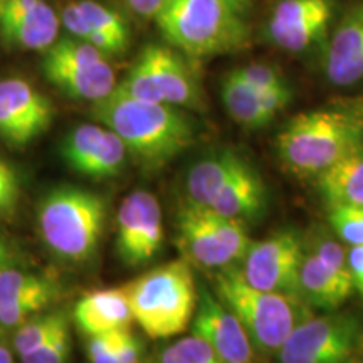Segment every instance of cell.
Segmentation results:
<instances>
[{
    "mask_svg": "<svg viewBox=\"0 0 363 363\" xmlns=\"http://www.w3.org/2000/svg\"><path fill=\"white\" fill-rule=\"evenodd\" d=\"M155 22L169 45L190 59L222 56L249 44L244 17L224 0H169Z\"/></svg>",
    "mask_w": 363,
    "mask_h": 363,
    "instance_id": "obj_4",
    "label": "cell"
},
{
    "mask_svg": "<svg viewBox=\"0 0 363 363\" xmlns=\"http://www.w3.org/2000/svg\"><path fill=\"white\" fill-rule=\"evenodd\" d=\"M76 4L89 27L84 43L94 45L108 57L128 51L130 26L120 12L98 0H76Z\"/></svg>",
    "mask_w": 363,
    "mask_h": 363,
    "instance_id": "obj_23",
    "label": "cell"
},
{
    "mask_svg": "<svg viewBox=\"0 0 363 363\" xmlns=\"http://www.w3.org/2000/svg\"><path fill=\"white\" fill-rule=\"evenodd\" d=\"M246 163V158L233 148L216 150L195 162L185 177V195L189 206L207 207L219 190Z\"/></svg>",
    "mask_w": 363,
    "mask_h": 363,
    "instance_id": "obj_21",
    "label": "cell"
},
{
    "mask_svg": "<svg viewBox=\"0 0 363 363\" xmlns=\"http://www.w3.org/2000/svg\"><path fill=\"white\" fill-rule=\"evenodd\" d=\"M54 104L21 78L0 79V140L24 148L51 128Z\"/></svg>",
    "mask_w": 363,
    "mask_h": 363,
    "instance_id": "obj_12",
    "label": "cell"
},
{
    "mask_svg": "<svg viewBox=\"0 0 363 363\" xmlns=\"http://www.w3.org/2000/svg\"><path fill=\"white\" fill-rule=\"evenodd\" d=\"M71 357V335L69 325L62 326L51 338L33 352L21 357L22 363H67Z\"/></svg>",
    "mask_w": 363,
    "mask_h": 363,
    "instance_id": "obj_31",
    "label": "cell"
},
{
    "mask_svg": "<svg viewBox=\"0 0 363 363\" xmlns=\"http://www.w3.org/2000/svg\"><path fill=\"white\" fill-rule=\"evenodd\" d=\"M355 286L352 276L331 269L305 249L298 271L296 294L310 308L333 311L347 301Z\"/></svg>",
    "mask_w": 363,
    "mask_h": 363,
    "instance_id": "obj_19",
    "label": "cell"
},
{
    "mask_svg": "<svg viewBox=\"0 0 363 363\" xmlns=\"http://www.w3.org/2000/svg\"><path fill=\"white\" fill-rule=\"evenodd\" d=\"M17 264V252L6 235L0 234V271L7 266Z\"/></svg>",
    "mask_w": 363,
    "mask_h": 363,
    "instance_id": "obj_39",
    "label": "cell"
},
{
    "mask_svg": "<svg viewBox=\"0 0 363 363\" xmlns=\"http://www.w3.org/2000/svg\"><path fill=\"white\" fill-rule=\"evenodd\" d=\"M230 72L238 76L240 81H244L247 86H251L254 91L289 88L284 76L274 66L264 65V62H251V65L235 67Z\"/></svg>",
    "mask_w": 363,
    "mask_h": 363,
    "instance_id": "obj_32",
    "label": "cell"
},
{
    "mask_svg": "<svg viewBox=\"0 0 363 363\" xmlns=\"http://www.w3.org/2000/svg\"><path fill=\"white\" fill-rule=\"evenodd\" d=\"M363 145V121L355 113L308 111L294 116L276 138L283 165L294 175L320 177Z\"/></svg>",
    "mask_w": 363,
    "mask_h": 363,
    "instance_id": "obj_3",
    "label": "cell"
},
{
    "mask_svg": "<svg viewBox=\"0 0 363 363\" xmlns=\"http://www.w3.org/2000/svg\"><path fill=\"white\" fill-rule=\"evenodd\" d=\"M148 363H222L206 340L189 335L167 345L150 358Z\"/></svg>",
    "mask_w": 363,
    "mask_h": 363,
    "instance_id": "obj_28",
    "label": "cell"
},
{
    "mask_svg": "<svg viewBox=\"0 0 363 363\" xmlns=\"http://www.w3.org/2000/svg\"><path fill=\"white\" fill-rule=\"evenodd\" d=\"M59 294V284L30 291L0 305V328H19L29 318L43 313Z\"/></svg>",
    "mask_w": 363,
    "mask_h": 363,
    "instance_id": "obj_26",
    "label": "cell"
},
{
    "mask_svg": "<svg viewBox=\"0 0 363 363\" xmlns=\"http://www.w3.org/2000/svg\"><path fill=\"white\" fill-rule=\"evenodd\" d=\"M0 363H16L13 362L12 352L9 350V348L2 342H0Z\"/></svg>",
    "mask_w": 363,
    "mask_h": 363,
    "instance_id": "obj_41",
    "label": "cell"
},
{
    "mask_svg": "<svg viewBox=\"0 0 363 363\" xmlns=\"http://www.w3.org/2000/svg\"><path fill=\"white\" fill-rule=\"evenodd\" d=\"M326 207H363V145L316 179Z\"/></svg>",
    "mask_w": 363,
    "mask_h": 363,
    "instance_id": "obj_24",
    "label": "cell"
},
{
    "mask_svg": "<svg viewBox=\"0 0 363 363\" xmlns=\"http://www.w3.org/2000/svg\"><path fill=\"white\" fill-rule=\"evenodd\" d=\"M308 251L315 254L318 259L325 262L331 269L343 272V274H350L347 262V249L343 247L342 240L333 239L325 234H316Z\"/></svg>",
    "mask_w": 363,
    "mask_h": 363,
    "instance_id": "obj_33",
    "label": "cell"
},
{
    "mask_svg": "<svg viewBox=\"0 0 363 363\" xmlns=\"http://www.w3.org/2000/svg\"><path fill=\"white\" fill-rule=\"evenodd\" d=\"M179 246L185 261L206 269H224L238 262L217 238L203 207L185 203L180 211Z\"/></svg>",
    "mask_w": 363,
    "mask_h": 363,
    "instance_id": "obj_18",
    "label": "cell"
},
{
    "mask_svg": "<svg viewBox=\"0 0 363 363\" xmlns=\"http://www.w3.org/2000/svg\"><path fill=\"white\" fill-rule=\"evenodd\" d=\"M54 283L56 281L34 274V272H27L16 264L4 267L0 271V305L26 293L48 288Z\"/></svg>",
    "mask_w": 363,
    "mask_h": 363,
    "instance_id": "obj_29",
    "label": "cell"
},
{
    "mask_svg": "<svg viewBox=\"0 0 363 363\" xmlns=\"http://www.w3.org/2000/svg\"><path fill=\"white\" fill-rule=\"evenodd\" d=\"M220 98L229 116L244 128L257 130L271 123L272 115L261 103L259 94L233 72L222 79Z\"/></svg>",
    "mask_w": 363,
    "mask_h": 363,
    "instance_id": "obj_25",
    "label": "cell"
},
{
    "mask_svg": "<svg viewBox=\"0 0 363 363\" xmlns=\"http://www.w3.org/2000/svg\"><path fill=\"white\" fill-rule=\"evenodd\" d=\"M305 249V240L298 233L281 230L251 242L240 259L239 271L242 278L256 288L296 294L298 271Z\"/></svg>",
    "mask_w": 363,
    "mask_h": 363,
    "instance_id": "obj_10",
    "label": "cell"
},
{
    "mask_svg": "<svg viewBox=\"0 0 363 363\" xmlns=\"http://www.w3.org/2000/svg\"><path fill=\"white\" fill-rule=\"evenodd\" d=\"M21 184L13 167L0 158V219L11 217L19 203Z\"/></svg>",
    "mask_w": 363,
    "mask_h": 363,
    "instance_id": "obj_34",
    "label": "cell"
},
{
    "mask_svg": "<svg viewBox=\"0 0 363 363\" xmlns=\"http://www.w3.org/2000/svg\"><path fill=\"white\" fill-rule=\"evenodd\" d=\"M66 325H69V320L65 311L38 313L35 316L29 318L13 335V348H16L17 355L22 357L35 350L39 345H43L45 340L51 338L56 331Z\"/></svg>",
    "mask_w": 363,
    "mask_h": 363,
    "instance_id": "obj_27",
    "label": "cell"
},
{
    "mask_svg": "<svg viewBox=\"0 0 363 363\" xmlns=\"http://www.w3.org/2000/svg\"><path fill=\"white\" fill-rule=\"evenodd\" d=\"M216 293L246 328L262 357H276L291 331L311 315V308L296 294L266 291L251 286L238 266L219 269Z\"/></svg>",
    "mask_w": 363,
    "mask_h": 363,
    "instance_id": "obj_2",
    "label": "cell"
},
{
    "mask_svg": "<svg viewBox=\"0 0 363 363\" xmlns=\"http://www.w3.org/2000/svg\"><path fill=\"white\" fill-rule=\"evenodd\" d=\"M216 214L242 222L252 220L266 208V185L251 163L240 169L206 207Z\"/></svg>",
    "mask_w": 363,
    "mask_h": 363,
    "instance_id": "obj_22",
    "label": "cell"
},
{
    "mask_svg": "<svg viewBox=\"0 0 363 363\" xmlns=\"http://www.w3.org/2000/svg\"><path fill=\"white\" fill-rule=\"evenodd\" d=\"M362 343V323L355 315L311 313L291 331L276 358L278 363H352Z\"/></svg>",
    "mask_w": 363,
    "mask_h": 363,
    "instance_id": "obj_9",
    "label": "cell"
},
{
    "mask_svg": "<svg viewBox=\"0 0 363 363\" xmlns=\"http://www.w3.org/2000/svg\"><path fill=\"white\" fill-rule=\"evenodd\" d=\"M347 262L353 286L363 294V244L347 249Z\"/></svg>",
    "mask_w": 363,
    "mask_h": 363,
    "instance_id": "obj_37",
    "label": "cell"
},
{
    "mask_svg": "<svg viewBox=\"0 0 363 363\" xmlns=\"http://www.w3.org/2000/svg\"><path fill=\"white\" fill-rule=\"evenodd\" d=\"M86 352H88V358L91 363H120L115 350H113V345L108 333L89 337Z\"/></svg>",
    "mask_w": 363,
    "mask_h": 363,
    "instance_id": "obj_36",
    "label": "cell"
},
{
    "mask_svg": "<svg viewBox=\"0 0 363 363\" xmlns=\"http://www.w3.org/2000/svg\"><path fill=\"white\" fill-rule=\"evenodd\" d=\"M125 2L136 16L155 21V17L162 12L169 0H125Z\"/></svg>",
    "mask_w": 363,
    "mask_h": 363,
    "instance_id": "obj_38",
    "label": "cell"
},
{
    "mask_svg": "<svg viewBox=\"0 0 363 363\" xmlns=\"http://www.w3.org/2000/svg\"><path fill=\"white\" fill-rule=\"evenodd\" d=\"M224 2L229 4L230 7L234 9L235 12L240 13V16H246V13L249 12V9H251L252 6V0H224Z\"/></svg>",
    "mask_w": 363,
    "mask_h": 363,
    "instance_id": "obj_40",
    "label": "cell"
},
{
    "mask_svg": "<svg viewBox=\"0 0 363 363\" xmlns=\"http://www.w3.org/2000/svg\"><path fill=\"white\" fill-rule=\"evenodd\" d=\"M185 57L172 45H145L118 88L143 101L202 110L203 93Z\"/></svg>",
    "mask_w": 363,
    "mask_h": 363,
    "instance_id": "obj_7",
    "label": "cell"
},
{
    "mask_svg": "<svg viewBox=\"0 0 363 363\" xmlns=\"http://www.w3.org/2000/svg\"><path fill=\"white\" fill-rule=\"evenodd\" d=\"M353 113H355V115L363 121V99H360V101L355 104V110H353Z\"/></svg>",
    "mask_w": 363,
    "mask_h": 363,
    "instance_id": "obj_42",
    "label": "cell"
},
{
    "mask_svg": "<svg viewBox=\"0 0 363 363\" xmlns=\"http://www.w3.org/2000/svg\"><path fill=\"white\" fill-rule=\"evenodd\" d=\"M61 17L45 0H0V38L24 51H45L56 43Z\"/></svg>",
    "mask_w": 363,
    "mask_h": 363,
    "instance_id": "obj_16",
    "label": "cell"
},
{
    "mask_svg": "<svg viewBox=\"0 0 363 363\" xmlns=\"http://www.w3.org/2000/svg\"><path fill=\"white\" fill-rule=\"evenodd\" d=\"M108 337L120 363H143L142 342L131 333L130 328L110 331Z\"/></svg>",
    "mask_w": 363,
    "mask_h": 363,
    "instance_id": "obj_35",
    "label": "cell"
},
{
    "mask_svg": "<svg viewBox=\"0 0 363 363\" xmlns=\"http://www.w3.org/2000/svg\"><path fill=\"white\" fill-rule=\"evenodd\" d=\"M61 155L76 174L104 180L123 172L130 153L115 131L99 123H86L67 133L61 145Z\"/></svg>",
    "mask_w": 363,
    "mask_h": 363,
    "instance_id": "obj_13",
    "label": "cell"
},
{
    "mask_svg": "<svg viewBox=\"0 0 363 363\" xmlns=\"http://www.w3.org/2000/svg\"><path fill=\"white\" fill-rule=\"evenodd\" d=\"M106 202L91 190L62 185L49 190L38 206V229L45 247L61 261L84 264L99 247Z\"/></svg>",
    "mask_w": 363,
    "mask_h": 363,
    "instance_id": "obj_5",
    "label": "cell"
},
{
    "mask_svg": "<svg viewBox=\"0 0 363 363\" xmlns=\"http://www.w3.org/2000/svg\"><path fill=\"white\" fill-rule=\"evenodd\" d=\"M91 116L123 140L130 155L147 170H157L187 150L195 140L190 118L177 106L143 101L115 88L91 106Z\"/></svg>",
    "mask_w": 363,
    "mask_h": 363,
    "instance_id": "obj_1",
    "label": "cell"
},
{
    "mask_svg": "<svg viewBox=\"0 0 363 363\" xmlns=\"http://www.w3.org/2000/svg\"><path fill=\"white\" fill-rule=\"evenodd\" d=\"M163 244V216L157 197L147 190H135L121 202L116 214L118 257L126 266L147 264Z\"/></svg>",
    "mask_w": 363,
    "mask_h": 363,
    "instance_id": "obj_11",
    "label": "cell"
},
{
    "mask_svg": "<svg viewBox=\"0 0 363 363\" xmlns=\"http://www.w3.org/2000/svg\"><path fill=\"white\" fill-rule=\"evenodd\" d=\"M325 74L333 86L363 83V2L348 9L325 49Z\"/></svg>",
    "mask_w": 363,
    "mask_h": 363,
    "instance_id": "obj_17",
    "label": "cell"
},
{
    "mask_svg": "<svg viewBox=\"0 0 363 363\" xmlns=\"http://www.w3.org/2000/svg\"><path fill=\"white\" fill-rule=\"evenodd\" d=\"M195 308L192 333L202 337L222 363H256V348L238 316L207 289Z\"/></svg>",
    "mask_w": 363,
    "mask_h": 363,
    "instance_id": "obj_15",
    "label": "cell"
},
{
    "mask_svg": "<svg viewBox=\"0 0 363 363\" xmlns=\"http://www.w3.org/2000/svg\"><path fill=\"white\" fill-rule=\"evenodd\" d=\"M72 318L76 326L88 337L130 328L135 321L125 286L84 294L74 305Z\"/></svg>",
    "mask_w": 363,
    "mask_h": 363,
    "instance_id": "obj_20",
    "label": "cell"
},
{
    "mask_svg": "<svg viewBox=\"0 0 363 363\" xmlns=\"http://www.w3.org/2000/svg\"><path fill=\"white\" fill-rule=\"evenodd\" d=\"M352 363H363V355H358Z\"/></svg>",
    "mask_w": 363,
    "mask_h": 363,
    "instance_id": "obj_43",
    "label": "cell"
},
{
    "mask_svg": "<svg viewBox=\"0 0 363 363\" xmlns=\"http://www.w3.org/2000/svg\"><path fill=\"white\" fill-rule=\"evenodd\" d=\"M40 69L54 88L81 101L96 103L118 86L110 57L72 35L57 38L45 49Z\"/></svg>",
    "mask_w": 363,
    "mask_h": 363,
    "instance_id": "obj_8",
    "label": "cell"
},
{
    "mask_svg": "<svg viewBox=\"0 0 363 363\" xmlns=\"http://www.w3.org/2000/svg\"><path fill=\"white\" fill-rule=\"evenodd\" d=\"M331 16L330 0H281L267 21V38L284 51H310L328 40Z\"/></svg>",
    "mask_w": 363,
    "mask_h": 363,
    "instance_id": "obj_14",
    "label": "cell"
},
{
    "mask_svg": "<svg viewBox=\"0 0 363 363\" xmlns=\"http://www.w3.org/2000/svg\"><path fill=\"white\" fill-rule=\"evenodd\" d=\"M133 320L150 338H170L187 330L197 308L190 262L170 261L125 284Z\"/></svg>",
    "mask_w": 363,
    "mask_h": 363,
    "instance_id": "obj_6",
    "label": "cell"
},
{
    "mask_svg": "<svg viewBox=\"0 0 363 363\" xmlns=\"http://www.w3.org/2000/svg\"><path fill=\"white\" fill-rule=\"evenodd\" d=\"M328 220L333 233L345 246L363 244V207L342 206L328 208Z\"/></svg>",
    "mask_w": 363,
    "mask_h": 363,
    "instance_id": "obj_30",
    "label": "cell"
}]
</instances>
